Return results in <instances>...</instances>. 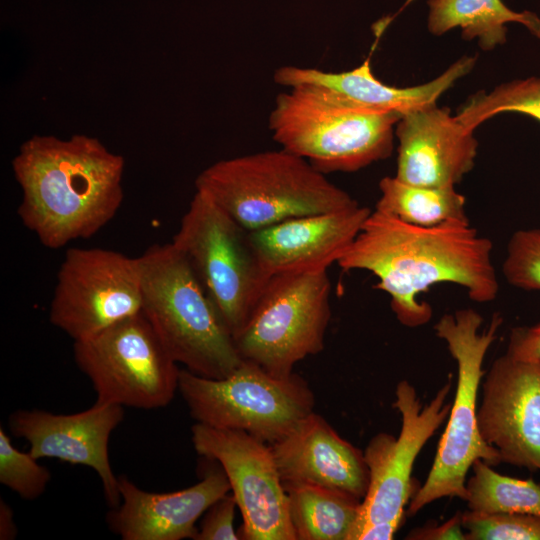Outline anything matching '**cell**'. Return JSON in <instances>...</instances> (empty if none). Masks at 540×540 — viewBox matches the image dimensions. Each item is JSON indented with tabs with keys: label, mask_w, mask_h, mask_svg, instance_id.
<instances>
[{
	"label": "cell",
	"mask_w": 540,
	"mask_h": 540,
	"mask_svg": "<svg viewBox=\"0 0 540 540\" xmlns=\"http://www.w3.org/2000/svg\"><path fill=\"white\" fill-rule=\"evenodd\" d=\"M123 419L124 407L95 402L73 414L18 409L10 414L8 427L12 435L29 443V452L36 459L55 458L93 469L108 505L114 508L120 504L121 496L109 459V441Z\"/></svg>",
	"instance_id": "obj_15"
},
{
	"label": "cell",
	"mask_w": 540,
	"mask_h": 540,
	"mask_svg": "<svg viewBox=\"0 0 540 540\" xmlns=\"http://www.w3.org/2000/svg\"><path fill=\"white\" fill-rule=\"evenodd\" d=\"M296 540H349L361 500L333 489L283 483Z\"/></svg>",
	"instance_id": "obj_22"
},
{
	"label": "cell",
	"mask_w": 540,
	"mask_h": 540,
	"mask_svg": "<svg viewBox=\"0 0 540 540\" xmlns=\"http://www.w3.org/2000/svg\"><path fill=\"white\" fill-rule=\"evenodd\" d=\"M403 520L382 521L364 526L354 540H390L400 527Z\"/></svg>",
	"instance_id": "obj_32"
},
{
	"label": "cell",
	"mask_w": 540,
	"mask_h": 540,
	"mask_svg": "<svg viewBox=\"0 0 540 540\" xmlns=\"http://www.w3.org/2000/svg\"><path fill=\"white\" fill-rule=\"evenodd\" d=\"M506 354L540 367V322L511 330Z\"/></svg>",
	"instance_id": "obj_30"
},
{
	"label": "cell",
	"mask_w": 540,
	"mask_h": 540,
	"mask_svg": "<svg viewBox=\"0 0 540 540\" xmlns=\"http://www.w3.org/2000/svg\"><path fill=\"white\" fill-rule=\"evenodd\" d=\"M466 481L468 509L483 513H519L540 517V485L532 479L501 475L478 459Z\"/></svg>",
	"instance_id": "obj_24"
},
{
	"label": "cell",
	"mask_w": 540,
	"mask_h": 540,
	"mask_svg": "<svg viewBox=\"0 0 540 540\" xmlns=\"http://www.w3.org/2000/svg\"><path fill=\"white\" fill-rule=\"evenodd\" d=\"M379 190L375 209L411 225L432 227L468 219L466 198L455 187L419 186L387 176L380 180Z\"/></svg>",
	"instance_id": "obj_23"
},
{
	"label": "cell",
	"mask_w": 540,
	"mask_h": 540,
	"mask_svg": "<svg viewBox=\"0 0 540 540\" xmlns=\"http://www.w3.org/2000/svg\"><path fill=\"white\" fill-rule=\"evenodd\" d=\"M502 112L522 113L540 122V77L503 83L488 93L477 92L463 104L456 117L474 131Z\"/></svg>",
	"instance_id": "obj_25"
},
{
	"label": "cell",
	"mask_w": 540,
	"mask_h": 540,
	"mask_svg": "<svg viewBox=\"0 0 540 540\" xmlns=\"http://www.w3.org/2000/svg\"><path fill=\"white\" fill-rule=\"evenodd\" d=\"M11 165L22 189L18 216L49 249L96 234L124 198V158L92 136L34 135Z\"/></svg>",
	"instance_id": "obj_2"
},
{
	"label": "cell",
	"mask_w": 540,
	"mask_h": 540,
	"mask_svg": "<svg viewBox=\"0 0 540 540\" xmlns=\"http://www.w3.org/2000/svg\"><path fill=\"white\" fill-rule=\"evenodd\" d=\"M475 63L476 57L464 56L432 81L404 88L391 86L377 79L371 70L369 59L345 72L282 66L275 70L273 78L277 84L288 88L304 84L325 87L366 108L403 115L411 110L435 104L457 80L473 69Z\"/></svg>",
	"instance_id": "obj_20"
},
{
	"label": "cell",
	"mask_w": 540,
	"mask_h": 540,
	"mask_svg": "<svg viewBox=\"0 0 540 540\" xmlns=\"http://www.w3.org/2000/svg\"><path fill=\"white\" fill-rule=\"evenodd\" d=\"M139 261L104 248H70L57 274L50 322L73 341L141 311Z\"/></svg>",
	"instance_id": "obj_11"
},
{
	"label": "cell",
	"mask_w": 540,
	"mask_h": 540,
	"mask_svg": "<svg viewBox=\"0 0 540 540\" xmlns=\"http://www.w3.org/2000/svg\"><path fill=\"white\" fill-rule=\"evenodd\" d=\"M269 445L283 483L316 485L361 501L366 496L369 470L363 451L314 411Z\"/></svg>",
	"instance_id": "obj_19"
},
{
	"label": "cell",
	"mask_w": 540,
	"mask_h": 540,
	"mask_svg": "<svg viewBox=\"0 0 540 540\" xmlns=\"http://www.w3.org/2000/svg\"><path fill=\"white\" fill-rule=\"evenodd\" d=\"M195 188L248 231L358 203L308 160L282 148L217 161L198 174Z\"/></svg>",
	"instance_id": "obj_5"
},
{
	"label": "cell",
	"mask_w": 540,
	"mask_h": 540,
	"mask_svg": "<svg viewBox=\"0 0 540 540\" xmlns=\"http://www.w3.org/2000/svg\"><path fill=\"white\" fill-rule=\"evenodd\" d=\"M191 440L201 456L223 468L243 523V540H296L288 499L270 445L252 435L195 423Z\"/></svg>",
	"instance_id": "obj_13"
},
{
	"label": "cell",
	"mask_w": 540,
	"mask_h": 540,
	"mask_svg": "<svg viewBox=\"0 0 540 540\" xmlns=\"http://www.w3.org/2000/svg\"><path fill=\"white\" fill-rule=\"evenodd\" d=\"M401 116L304 84L277 95L268 127L282 149L308 160L322 173L355 172L390 157Z\"/></svg>",
	"instance_id": "obj_4"
},
{
	"label": "cell",
	"mask_w": 540,
	"mask_h": 540,
	"mask_svg": "<svg viewBox=\"0 0 540 540\" xmlns=\"http://www.w3.org/2000/svg\"><path fill=\"white\" fill-rule=\"evenodd\" d=\"M138 261L141 311L171 357L202 377L234 372L243 362L235 340L184 254L154 244Z\"/></svg>",
	"instance_id": "obj_3"
},
{
	"label": "cell",
	"mask_w": 540,
	"mask_h": 540,
	"mask_svg": "<svg viewBox=\"0 0 540 540\" xmlns=\"http://www.w3.org/2000/svg\"><path fill=\"white\" fill-rule=\"evenodd\" d=\"M330 293L327 270L272 275L235 337L242 359L291 375L299 361L324 348Z\"/></svg>",
	"instance_id": "obj_9"
},
{
	"label": "cell",
	"mask_w": 540,
	"mask_h": 540,
	"mask_svg": "<svg viewBox=\"0 0 540 540\" xmlns=\"http://www.w3.org/2000/svg\"><path fill=\"white\" fill-rule=\"evenodd\" d=\"M462 512H457L441 524L428 523L411 530L406 539L409 540H466L461 521Z\"/></svg>",
	"instance_id": "obj_31"
},
{
	"label": "cell",
	"mask_w": 540,
	"mask_h": 540,
	"mask_svg": "<svg viewBox=\"0 0 540 540\" xmlns=\"http://www.w3.org/2000/svg\"><path fill=\"white\" fill-rule=\"evenodd\" d=\"M451 387L449 376L434 398L423 405L407 380L397 384L393 406L401 415V430L398 437L386 432L376 434L363 452L369 470V486L349 540H354L368 524L403 520L405 506L419 488L411 478L415 460L448 418L451 403H446V399Z\"/></svg>",
	"instance_id": "obj_12"
},
{
	"label": "cell",
	"mask_w": 540,
	"mask_h": 540,
	"mask_svg": "<svg viewBox=\"0 0 540 540\" xmlns=\"http://www.w3.org/2000/svg\"><path fill=\"white\" fill-rule=\"evenodd\" d=\"M428 29L441 36L460 28L466 40L477 39L484 51L493 50L506 42L509 22L524 25L540 38V18L533 12H515L502 0H428Z\"/></svg>",
	"instance_id": "obj_21"
},
{
	"label": "cell",
	"mask_w": 540,
	"mask_h": 540,
	"mask_svg": "<svg viewBox=\"0 0 540 540\" xmlns=\"http://www.w3.org/2000/svg\"><path fill=\"white\" fill-rule=\"evenodd\" d=\"M17 535V527L14 521V513L11 507L2 499L0 500V539L11 540Z\"/></svg>",
	"instance_id": "obj_33"
},
{
	"label": "cell",
	"mask_w": 540,
	"mask_h": 540,
	"mask_svg": "<svg viewBox=\"0 0 540 540\" xmlns=\"http://www.w3.org/2000/svg\"><path fill=\"white\" fill-rule=\"evenodd\" d=\"M31 453L18 450L6 431L0 428V483L26 500L40 497L51 480V473Z\"/></svg>",
	"instance_id": "obj_26"
},
{
	"label": "cell",
	"mask_w": 540,
	"mask_h": 540,
	"mask_svg": "<svg viewBox=\"0 0 540 540\" xmlns=\"http://www.w3.org/2000/svg\"><path fill=\"white\" fill-rule=\"evenodd\" d=\"M396 175L419 186L455 187L474 167L478 141L447 107L411 110L395 126Z\"/></svg>",
	"instance_id": "obj_17"
},
{
	"label": "cell",
	"mask_w": 540,
	"mask_h": 540,
	"mask_svg": "<svg viewBox=\"0 0 540 540\" xmlns=\"http://www.w3.org/2000/svg\"><path fill=\"white\" fill-rule=\"evenodd\" d=\"M492 248V242L469 219L421 227L374 209L337 264L376 276L375 288L390 296L397 320L415 328L432 317L431 306L419 295L436 284L461 286L479 303L497 297Z\"/></svg>",
	"instance_id": "obj_1"
},
{
	"label": "cell",
	"mask_w": 540,
	"mask_h": 540,
	"mask_svg": "<svg viewBox=\"0 0 540 540\" xmlns=\"http://www.w3.org/2000/svg\"><path fill=\"white\" fill-rule=\"evenodd\" d=\"M371 209L359 203L295 217L249 231L251 246L270 275L327 270L351 245Z\"/></svg>",
	"instance_id": "obj_18"
},
{
	"label": "cell",
	"mask_w": 540,
	"mask_h": 540,
	"mask_svg": "<svg viewBox=\"0 0 540 540\" xmlns=\"http://www.w3.org/2000/svg\"><path fill=\"white\" fill-rule=\"evenodd\" d=\"M466 540H540V517L519 513L461 514Z\"/></svg>",
	"instance_id": "obj_27"
},
{
	"label": "cell",
	"mask_w": 540,
	"mask_h": 540,
	"mask_svg": "<svg viewBox=\"0 0 540 540\" xmlns=\"http://www.w3.org/2000/svg\"><path fill=\"white\" fill-rule=\"evenodd\" d=\"M172 243L191 264L235 340L271 277L251 246L249 231L196 191Z\"/></svg>",
	"instance_id": "obj_8"
},
{
	"label": "cell",
	"mask_w": 540,
	"mask_h": 540,
	"mask_svg": "<svg viewBox=\"0 0 540 540\" xmlns=\"http://www.w3.org/2000/svg\"><path fill=\"white\" fill-rule=\"evenodd\" d=\"M477 423L501 462L540 471V367L506 353L495 359L482 383Z\"/></svg>",
	"instance_id": "obj_14"
},
{
	"label": "cell",
	"mask_w": 540,
	"mask_h": 540,
	"mask_svg": "<svg viewBox=\"0 0 540 540\" xmlns=\"http://www.w3.org/2000/svg\"><path fill=\"white\" fill-rule=\"evenodd\" d=\"M502 322L495 313L480 331L483 317L465 308L443 315L434 325L457 365L456 392L429 474L409 501V516L441 498L465 500L466 476L476 460L491 466L502 463L498 451L482 439L477 423L478 390L485 374L482 365Z\"/></svg>",
	"instance_id": "obj_6"
},
{
	"label": "cell",
	"mask_w": 540,
	"mask_h": 540,
	"mask_svg": "<svg viewBox=\"0 0 540 540\" xmlns=\"http://www.w3.org/2000/svg\"><path fill=\"white\" fill-rule=\"evenodd\" d=\"M502 273L517 288L540 291V229H521L512 234Z\"/></svg>",
	"instance_id": "obj_28"
},
{
	"label": "cell",
	"mask_w": 540,
	"mask_h": 540,
	"mask_svg": "<svg viewBox=\"0 0 540 540\" xmlns=\"http://www.w3.org/2000/svg\"><path fill=\"white\" fill-rule=\"evenodd\" d=\"M74 361L96 402L153 410L178 391L180 369L142 311L73 344Z\"/></svg>",
	"instance_id": "obj_10"
},
{
	"label": "cell",
	"mask_w": 540,
	"mask_h": 540,
	"mask_svg": "<svg viewBox=\"0 0 540 540\" xmlns=\"http://www.w3.org/2000/svg\"><path fill=\"white\" fill-rule=\"evenodd\" d=\"M178 391L196 423L241 430L267 444L287 435L315 406L303 377L276 376L246 360L221 379L181 368Z\"/></svg>",
	"instance_id": "obj_7"
},
{
	"label": "cell",
	"mask_w": 540,
	"mask_h": 540,
	"mask_svg": "<svg viewBox=\"0 0 540 540\" xmlns=\"http://www.w3.org/2000/svg\"><path fill=\"white\" fill-rule=\"evenodd\" d=\"M237 508L231 491L217 499L202 515L193 540H239L233 524Z\"/></svg>",
	"instance_id": "obj_29"
},
{
	"label": "cell",
	"mask_w": 540,
	"mask_h": 540,
	"mask_svg": "<svg viewBox=\"0 0 540 540\" xmlns=\"http://www.w3.org/2000/svg\"><path fill=\"white\" fill-rule=\"evenodd\" d=\"M205 459L208 465L200 481L174 492H148L127 476H118L121 502L107 513L108 528L123 540L193 539L204 512L231 491L221 465Z\"/></svg>",
	"instance_id": "obj_16"
}]
</instances>
